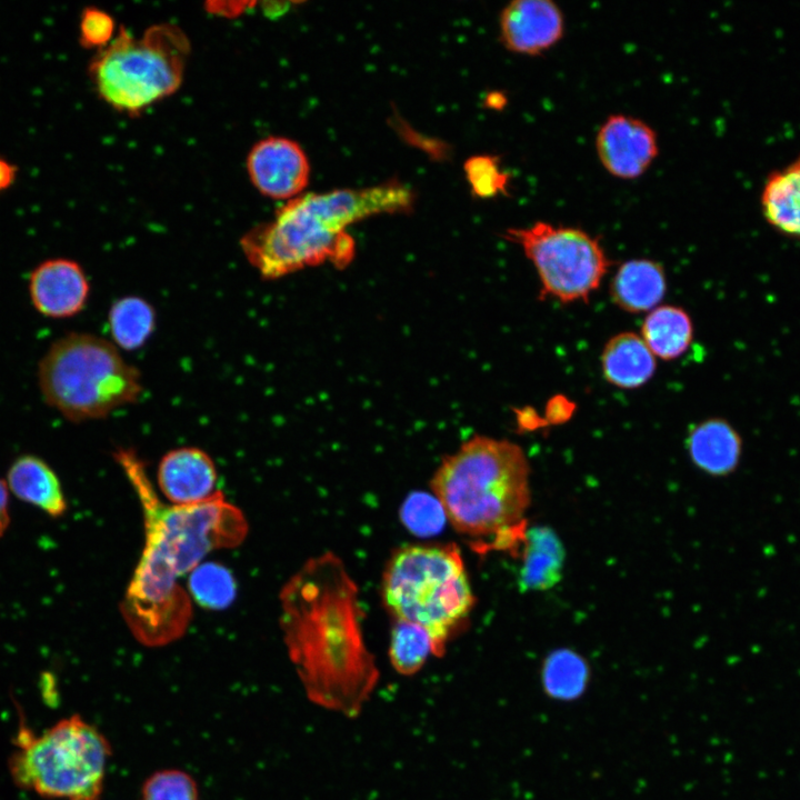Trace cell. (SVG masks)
<instances>
[{
	"label": "cell",
	"instance_id": "obj_26",
	"mask_svg": "<svg viewBox=\"0 0 800 800\" xmlns=\"http://www.w3.org/2000/svg\"><path fill=\"white\" fill-rule=\"evenodd\" d=\"M140 800H200L196 780L180 769H163L149 776Z\"/></svg>",
	"mask_w": 800,
	"mask_h": 800
},
{
	"label": "cell",
	"instance_id": "obj_10",
	"mask_svg": "<svg viewBox=\"0 0 800 800\" xmlns=\"http://www.w3.org/2000/svg\"><path fill=\"white\" fill-rule=\"evenodd\" d=\"M596 151L604 170L622 180L641 177L659 153L654 129L637 117L613 113L599 127Z\"/></svg>",
	"mask_w": 800,
	"mask_h": 800
},
{
	"label": "cell",
	"instance_id": "obj_15",
	"mask_svg": "<svg viewBox=\"0 0 800 800\" xmlns=\"http://www.w3.org/2000/svg\"><path fill=\"white\" fill-rule=\"evenodd\" d=\"M686 448L699 470L714 478H724L738 469L743 441L726 419L708 418L690 428Z\"/></svg>",
	"mask_w": 800,
	"mask_h": 800
},
{
	"label": "cell",
	"instance_id": "obj_22",
	"mask_svg": "<svg viewBox=\"0 0 800 800\" xmlns=\"http://www.w3.org/2000/svg\"><path fill=\"white\" fill-rule=\"evenodd\" d=\"M640 336L656 358L674 360L691 346L692 320L680 307L658 306L646 316Z\"/></svg>",
	"mask_w": 800,
	"mask_h": 800
},
{
	"label": "cell",
	"instance_id": "obj_13",
	"mask_svg": "<svg viewBox=\"0 0 800 800\" xmlns=\"http://www.w3.org/2000/svg\"><path fill=\"white\" fill-rule=\"evenodd\" d=\"M29 292L39 313L54 319L69 318L84 308L90 283L78 262L66 258L49 259L31 272Z\"/></svg>",
	"mask_w": 800,
	"mask_h": 800
},
{
	"label": "cell",
	"instance_id": "obj_18",
	"mask_svg": "<svg viewBox=\"0 0 800 800\" xmlns=\"http://www.w3.org/2000/svg\"><path fill=\"white\" fill-rule=\"evenodd\" d=\"M601 370L610 384L620 389H638L657 369L656 357L640 334L623 331L611 337L601 352Z\"/></svg>",
	"mask_w": 800,
	"mask_h": 800
},
{
	"label": "cell",
	"instance_id": "obj_7",
	"mask_svg": "<svg viewBox=\"0 0 800 800\" xmlns=\"http://www.w3.org/2000/svg\"><path fill=\"white\" fill-rule=\"evenodd\" d=\"M110 757L104 734L76 714L24 739L10 759V771L18 786L43 797L99 800Z\"/></svg>",
	"mask_w": 800,
	"mask_h": 800
},
{
	"label": "cell",
	"instance_id": "obj_11",
	"mask_svg": "<svg viewBox=\"0 0 800 800\" xmlns=\"http://www.w3.org/2000/svg\"><path fill=\"white\" fill-rule=\"evenodd\" d=\"M247 170L257 190L271 199L301 196L310 178V164L301 146L286 137L271 136L249 151Z\"/></svg>",
	"mask_w": 800,
	"mask_h": 800
},
{
	"label": "cell",
	"instance_id": "obj_24",
	"mask_svg": "<svg viewBox=\"0 0 800 800\" xmlns=\"http://www.w3.org/2000/svg\"><path fill=\"white\" fill-rule=\"evenodd\" d=\"M432 656L431 640L420 627L393 621L388 657L392 668L401 676L411 677L418 673Z\"/></svg>",
	"mask_w": 800,
	"mask_h": 800
},
{
	"label": "cell",
	"instance_id": "obj_12",
	"mask_svg": "<svg viewBox=\"0 0 800 800\" xmlns=\"http://www.w3.org/2000/svg\"><path fill=\"white\" fill-rule=\"evenodd\" d=\"M499 26L500 39L509 51L538 56L562 39L566 20L551 0H514L501 11Z\"/></svg>",
	"mask_w": 800,
	"mask_h": 800
},
{
	"label": "cell",
	"instance_id": "obj_30",
	"mask_svg": "<svg viewBox=\"0 0 800 800\" xmlns=\"http://www.w3.org/2000/svg\"><path fill=\"white\" fill-rule=\"evenodd\" d=\"M9 501V489L6 481L0 479V538L7 532L11 521Z\"/></svg>",
	"mask_w": 800,
	"mask_h": 800
},
{
	"label": "cell",
	"instance_id": "obj_29",
	"mask_svg": "<svg viewBox=\"0 0 800 800\" xmlns=\"http://www.w3.org/2000/svg\"><path fill=\"white\" fill-rule=\"evenodd\" d=\"M116 33L113 19L97 8H87L80 18V43L86 48L107 47Z\"/></svg>",
	"mask_w": 800,
	"mask_h": 800
},
{
	"label": "cell",
	"instance_id": "obj_4",
	"mask_svg": "<svg viewBox=\"0 0 800 800\" xmlns=\"http://www.w3.org/2000/svg\"><path fill=\"white\" fill-rule=\"evenodd\" d=\"M381 598L393 621L428 633L437 658L466 628L476 606L462 553L452 542L404 544L392 551L382 572Z\"/></svg>",
	"mask_w": 800,
	"mask_h": 800
},
{
	"label": "cell",
	"instance_id": "obj_2",
	"mask_svg": "<svg viewBox=\"0 0 800 800\" xmlns=\"http://www.w3.org/2000/svg\"><path fill=\"white\" fill-rule=\"evenodd\" d=\"M280 628L308 699L354 719L379 681L363 628L359 588L331 551L306 561L280 594Z\"/></svg>",
	"mask_w": 800,
	"mask_h": 800
},
{
	"label": "cell",
	"instance_id": "obj_3",
	"mask_svg": "<svg viewBox=\"0 0 800 800\" xmlns=\"http://www.w3.org/2000/svg\"><path fill=\"white\" fill-rule=\"evenodd\" d=\"M430 489L451 527L496 550L518 551L527 533L530 464L508 439L474 436L436 469Z\"/></svg>",
	"mask_w": 800,
	"mask_h": 800
},
{
	"label": "cell",
	"instance_id": "obj_20",
	"mask_svg": "<svg viewBox=\"0 0 800 800\" xmlns=\"http://www.w3.org/2000/svg\"><path fill=\"white\" fill-rule=\"evenodd\" d=\"M760 207L772 229L800 240V154L768 176L760 194Z\"/></svg>",
	"mask_w": 800,
	"mask_h": 800
},
{
	"label": "cell",
	"instance_id": "obj_31",
	"mask_svg": "<svg viewBox=\"0 0 800 800\" xmlns=\"http://www.w3.org/2000/svg\"><path fill=\"white\" fill-rule=\"evenodd\" d=\"M238 2H209L207 3V10L211 11L212 13H218L222 16L233 17L241 14L247 6H250L249 2H240V4L236 8Z\"/></svg>",
	"mask_w": 800,
	"mask_h": 800
},
{
	"label": "cell",
	"instance_id": "obj_19",
	"mask_svg": "<svg viewBox=\"0 0 800 800\" xmlns=\"http://www.w3.org/2000/svg\"><path fill=\"white\" fill-rule=\"evenodd\" d=\"M522 563L518 583L522 591H544L562 577L566 551L558 534L549 527L527 529L522 542Z\"/></svg>",
	"mask_w": 800,
	"mask_h": 800
},
{
	"label": "cell",
	"instance_id": "obj_23",
	"mask_svg": "<svg viewBox=\"0 0 800 800\" xmlns=\"http://www.w3.org/2000/svg\"><path fill=\"white\" fill-rule=\"evenodd\" d=\"M153 306L139 296L117 299L108 312V327L112 342L127 351L142 348L156 330Z\"/></svg>",
	"mask_w": 800,
	"mask_h": 800
},
{
	"label": "cell",
	"instance_id": "obj_28",
	"mask_svg": "<svg viewBox=\"0 0 800 800\" xmlns=\"http://www.w3.org/2000/svg\"><path fill=\"white\" fill-rule=\"evenodd\" d=\"M466 172L473 192L479 197H494L507 190L509 177L494 157L479 156L470 159L466 164Z\"/></svg>",
	"mask_w": 800,
	"mask_h": 800
},
{
	"label": "cell",
	"instance_id": "obj_6",
	"mask_svg": "<svg viewBox=\"0 0 800 800\" xmlns=\"http://www.w3.org/2000/svg\"><path fill=\"white\" fill-rule=\"evenodd\" d=\"M189 50L188 37L174 24L152 26L140 37L121 27L92 59L89 76L110 107L138 113L178 90Z\"/></svg>",
	"mask_w": 800,
	"mask_h": 800
},
{
	"label": "cell",
	"instance_id": "obj_16",
	"mask_svg": "<svg viewBox=\"0 0 800 800\" xmlns=\"http://www.w3.org/2000/svg\"><path fill=\"white\" fill-rule=\"evenodd\" d=\"M9 492L51 518L62 517L68 508L59 477L41 458L33 454L18 457L4 479Z\"/></svg>",
	"mask_w": 800,
	"mask_h": 800
},
{
	"label": "cell",
	"instance_id": "obj_25",
	"mask_svg": "<svg viewBox=\"0 0 800 800\" xmlns=\"http://www.w3.org/2000/svg\"><path fill=\"white\" fill-rule=\"evenodd\" d=\"M188 590L199 606L221 610L233 602L237 584L229 569L217 562H207L189 573Z\"/></svg>",
	"mask_w": 800,
	"mask_h": 800
},
{
	"label": "cell",
	"instance_id": "obj_14",
	"mask_svg": "<svg viewBox=\"0 0 800 800\" xmlns=\"http://www.w3.org/2000/svg\"><path fill=\"white\" fill-rule=\"evenodd\" d=\"M217 468L212 458L197 447H180L168 451L157 470L158 486L172 504L202 502L213 496Z\"/></svg>",
	"mask_w": 800,
	"mask_h": 800
},
{
	"label": "cell",
	"instance_id": "obj_21",
	"mask_svg": "<svg viewBox=\"0 0 800 800\" xmlns=\"http://www.w3.org/2000/svg\"><path fill=\"white\" fill-rule=\"evenodd\" d=\"M591 681L588 660L570 648H558L543 659L540 683L543 694L557 702H574L587 692Z\"/></svg>",
	"mask_w": 800,
	"mask_h": 800
},
{
	"label": "cell",
	"instance_id": "obj_17",
	"mask_svg": "<svg viewBox=\"0 0 800 800\" xmlns=\"http://www.w3.org/2000/svg\"><path fill=\"white\" fill-rule=\"evenodd\" d=\"M666 291L663 266L646 258L623 262L614 272L609 287L612 302L629 313L653 310L662 301Z\"/></svg>",
	"mask_w": 800,
	"mask_h": 800
},
{
	"label": "cell",
	"instance_id": "obj_27",
	"mask_svg": "<svg viewBox=\"0 0 800 800\" xmlns=\"http://www.w3.org/2000/svg\"><path fill=\"white\" fill-rule=\"evenodd\" d=\"M400 518L411 532L421 536L439 531L447 520L433 494L424 493L411 494L401 507Z\"/></svg>",
	"mask_w": 800,
	"mask_h": 800
},
{
	"label": "cell",
	"instance_id": "obj_5",
	"mask_svg": "<svg viewBox=\"0 0 800 800\" xmlns=\"http://www.w3.org/2000/svg\"><path fill=\"white\" fill-rule=\"evenodd\" d=\"M38 381L46 402L72 422L106 418L143 392L139 369L112 341L87 332L56 340L39 362Z\"/></svg>",
	"mask_w": 800,
	"mask_h": 800
},
{
	"label": "cell",
	"instance_id": "obj_1",
	"mask_svg": "<svg viewBox=\"0 0 800 800\" xmlns=\"http://www.w3.org/2000/svg\"><path fill=\"white\" fill-rule=\"evenodd\" d=\"M140 503L144 546L120 611L133 637L157 648L181 638L192 617L191 600L179 584L211 551L239 546L248 521L221 491L193 504H167L158 496L144 461L131 448L113 453Z\"/></svg>",
	"mask_w": 800,
	"mask_h": 800
},
{
	"label": "cell",
	"instance_id": "obj_9",
	"mask_svg": "<svg viewBox=\"0 0 800 800\" xmlns=\"http://www.w3.org/2000/svg\"><path fill=\"white\" fill-rule=\"evenodd\" d=\"M504 233L533 264L541 299L587 302L611 264L600 241L580 228L537 221Z\"/></svg>",
	"mask_w": 800,
	"mask_h": 800
},
{
	"label": "cell",
	"instance_id": "obj_8",
	"mask_svg": "<svg viewBox=\"0 0 800 800\" xmlns=\"http://www.w3.org/2000/svg\"><path fill=\"white\" fill-rule=\"evenodd\" d=\"M240 248L267 281L324 263L344 268L356 254L354 239L333 229L318 213L309 193L287 201L271 220L248 230Z\"/></svg>",
	"mask_w": 800,
	"mask_h": 800
},
{
	"label": "cell",
	"instance_id": "obj_32",
	"mask_svg": "<svg viewBox=\"0 0 800 800\" xmlns=\"http://www.w3.org/2000/svg\"><path fill=\"white\" fill-rule=\"evenodd\" d=\"M17 168L3 158H0V192L8 189L14 181Z\"/></svg>",
	"mask_w": 800,
	"mask_h": 800
}]
</instances>
